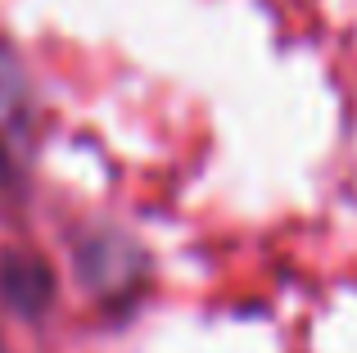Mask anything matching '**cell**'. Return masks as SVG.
Wrapping results in <instances>:
<instances>
[{"instance_id":"1","label":"cell","mask_w":357,"mask_h":353,"mask_svg":"<svg viewBox=\"0 0 357 353\" xmlns=\"http://www.w3.org/2000/svg\"><path fill=\"white\" fill-rule=\"evenodd\" d=\"M5 294L18 308H41L50 299V272L36 258H9L5 263Z\"/></svg>"}]
</instances>
